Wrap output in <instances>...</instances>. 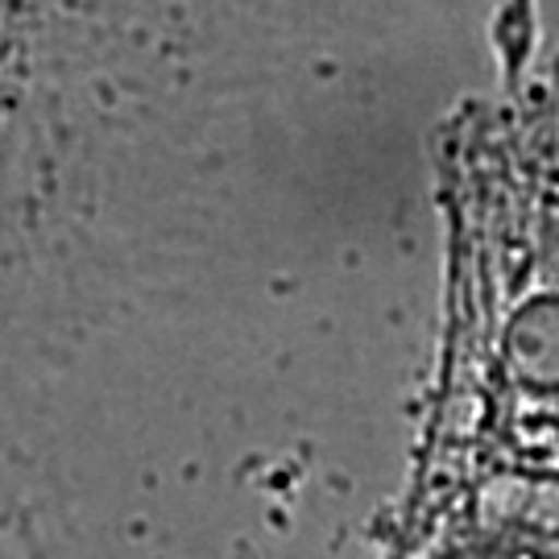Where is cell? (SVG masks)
Instances as JSON below:
<instances>
[{"mask_svg":"<svg viewBox=\"0 0 559 559\" xmlns=\"http://www.w3.org/2000/svg\"><path fill=\"white\" fill-rule=\"evenodd\" d=\"M423 559H559V543L543 539H493L489 547H460V551H431Z\"/></svg>","mask_w":559,"mask_h":559,"instance_id":"6da1fadb","label":"cell"}]
</instances>
